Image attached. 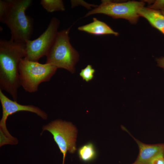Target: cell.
Masks as SVG:
<instances>
[{"instance_id": "6", "label": "cell", "mask_w": 164, "mask_h": 164, "mask_svg": "<svg viewBox=\"0 0 164 164\" xmlns=\"http://www.w3.org/2000/svg\"><path fill=\"white\" fill-rule=\"evenodd\" d=\"M0 101L2 107V115L0 121V144H16L18 141L9 133L6 126V121L10 115L20 111L32 112L44 120L48 118L47 114L38 107L32 105H24L12 101L5 96L0 89Z\"/></svg>"}, {"instance_id": "5", "label": "cell", "mask_w": 164, "mask_h": 164, "mask_svg": "<svg viewBox=\"0 0 164 164\" xmlns=\"http://www.w3.org/2000/svg\"><path fill=\"white\" fill-rule=\"evenodd\" d=\"M145 4L143 1L117 2L110 0H102L100 5L89 11L84 17L95 14H103L114 19H124L135 24L139 16L138 12L144 7Z\"/></svg>"}, {"instance_id": "12", "label": "cell", "mask_w": 164, "mask_h": 164, "mask_svg": "<svg viewBox=\"0 0 164 164\" xmlns=\"http://www.w3.org/2000/svg\"><path fill=\"white\" fill-rule=\"evenodd\" d=\"M80 159L85 163L91 162L95 160L97 155V152L94 144L88 142L80 147L77 150Z\"/></svg>"}, {"instance_id": "11", "label": "cell", "mask_w": 164, "mask_h": 164, "mask_svg": "<svg viewBox=\"0 0 164 164\" xmlns=\"http://www.w3.org/2000/svg\"><path fill=\"white\" fill-rule=\"evenodd\" d=\"M138 14L164 35V15L161 11L144 7L140 10Z\"/></svg>"}, {"instance_id": "15", "label": "cell", "mask_w": 164, "mask_h": 164, "mask_svg": "<svg viewBox=\"0 0 164 164\" xmlns=\"http://www.w3.org/2000/svg\"><path fill=\"white\" fill-rule=\"evenodd\" d=\"M10 4V0H0V21L6 13Z\"/></svg>"}, {"instance_id": "8", "label": "cell", "mask_w": 164, "mask_h": 164, "mask_svg": "<svg viewBox=\"0 0 164 164\" xmlns=\"http://www.w3.org/2000/svg\"><path fill=\"white\" fill-rule=\"evenodd\" d=\"M60 24V21L57 18L53 17L42 34L34 40L26 42L24 58L30 61L38 62L41 58L46 56L59 32Z\"/></svg>"}, {"instance_id": "7", "label": "cell", "mask_w": 164, "mask_h": 164, "mask_svg": "<svg viewBox=\"0 0 164 164\" xmlns=\"http://www.w3.org/2000/svg\"><path fill=\"white\" fill-rule=\"evenodd\" d=\"M42 129L43 131H47L52 135L63 154L62 164H64L67 152L73 153L76 150L77 131L76 127L70 122L58 119L44 126Z\"/></svg>"}, {"instance_id": "17", "label": "cell", "mask_w": 164, "mask_h": 164, "mask_svg": "<svg viewBox=\"0 0 164 164\" xmlns=\"http://www.w3.org/2000/svg\"><path fill=\"white\" fill-rule=\"evenodd\" d=\"M151 164H164V156L157 157L152 160Z\"/></svg>"}, {"instance_id": "2", "label": "cell", "mask_w": 164, "mask_h": 164, "mask_svg": "<svg viewBox=\"0 0 164 164\" xmlns=\"http://www.w3.org/2000/svg\"><path fill=\"white\" fill-rule=\"evenodd\" d=\"M31 0H10L5 15L0 22L5 24L11 34V39L26 43L30 40L33 30L32 18L26 14Z\"/></svg>"}, {"instance_id": "14", "label": "cell", "mask_w": 164, "mask_h": 164, "mask_svg": "<svg viewBox=\"0 0 164 164\" xmlns=\"http://www.w3.org/2000/svg\"><path fill=\"white\" fill-rule=\"evenodd\" d=\"M95 70L91 65H88L84 68L81 70L80 76L83 80L88 82L92 80L94 77Z\"/></svg>"}, {"instance_id": "10", "label": "cell", "mask_w": 164, "mask_h": 164, "mask_svg": "<svg viewBox=\"0 0 164 164\" xmlns=\"http://www.w3.org/2000/svg\"><path fill=\"white\" fill-rule=\"evenodd\" d=\"M78 29L95 35L112 34L115 36L118 33L114 31L105 22L95 18H93V21L86 25L79 27Z\"/></svg>"}, {"instance_id": "9", "label": "cell", "mask_w": 164, "mask_h": 164, "mask_svg": "<svg viewBox=\"0 0 164 164\" xmlns=\"http://www.w3.org/2000/svg\"><path fill=\"white\" fill-rule=\"evenodd\" d=\"M121 127L135 140L139 148V153L136 159L131 164H151L152 160L155 158L164 156V143L154 144H145L133 137L124 126Z\"/></svg>"}, {"instance_id": "13", "label": "cell", "mask_w": 164, "mask_h": 164, "mask_svg": "<svg viewBox=\"0 0 164 164\" xmlns=\"http://www.w3.org/2000/svg\"><path fill=\"white\" fill-rule=\"evenodd\" d=\"M40 4L48 12L65 10L63 2L61 0H41Z\"/></svg>"}, {"instance_id": "3", "label": "cell", "mask_w": 164, "mask_h": 164, "mask_svg": "<svg viewBox=\"0 0 164 164\" xmlns=\"http://www.w3.org/2000/svg\"><path fill=\"white\" fill-rule=\"evenodd\" d=\"M70 27L59 31L46 56V63L51 64L57 69H64L73 73L79 55L70 42L69 33Z\"/></svg>"}, {"instance_id": "1", "label": "cell", "mask_w": 164, "mask_h": 164, "mask_svg": "<svg viewBox=\"0 0 164 164\" xmlns=\"http://www.w3.org/2000/svg\"><path fill=\"white\" fill-rule=\"evenodd\" d=\"M26 48L23 43L11 39L0 40V89L7 92L17 101L21 86L19 66L25 57Z\"/></svg>"}, {"instance_id": "19", "label": "cell", "mask_w": 164, "mask_h": 164, "mask_svg": "<svg viewBox=\"0 0 164 164\" xmlns=\"http://www.w3.org/2000/svg\"><path fill=\"white\" fill-rule=\"evenodd\" d=\"M160 11L162 14L164 15V8L162 9Z\"/></svg>"}, {"instance_id": "16", "label": "cell", "mask_w": 164, "mask_h": 164, "mask_svg": "<svg viewBox=\"0 0 164 164\" xmlns=\"http://www.w3.org/2000/svg\"><path fill=\"white\" fill-rule=\"evenodd\" d=\"M153 2V3L149 6L148 8L156 10H161L164 8V0H157Z\"/></svg>"}, {"instance_id": "18", "label": "cell", "mask_w": 164, "mask_h": 164, "mask_svg": "<svg viewBox=\"0 0 164 164\" xmlns=\"http://www.w3.org/2000/svg\"><path fill=\"white\" fill-rule=\"evenodd\" d=\"M156 61L158 66L164 70V57L157 59Z\"/></svg>"}, {"instance_id": "4", "label": "cell", "mask_w": 164, "mask_h": 164, "mask_svg": "<svg viewBox=\"0 0 164 164\" xmlns=\"http://www.w3.org/2000/svg\"><path fill=\"white\" fill-rule=\"evenodd\" d=\"M57 69L51 64H42L24 58L19 66L20 85L26 92H35L41 83L50 80Z\"/></svg>"}]
</instances>
